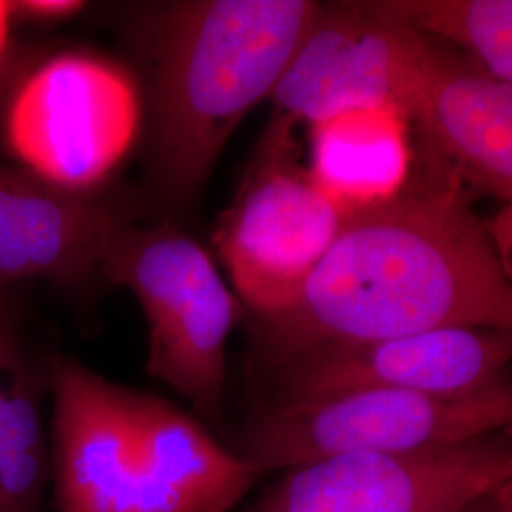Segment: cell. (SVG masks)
<instances>
[{"mask_svg":"<svg viewBox=\"0 0 512 512\" xmlns=\"http://www.w3.org/2000/svg\"><path fill=\"white\" fill-rule=\"evenodd\" d=\"M440 329L512 332V279L458 188L410 183L349 215L293 306L253 321L264 370L325 344Z\"/></svg>","mask_w":512,"mask_h":512,"instance_id":"obj_1","label":"cell"},{"mask_svg":"<svg viewBox=\"0 0 512 512\" xmlns=\"http://www.w3.org/2000/svg\"><path fill=\"white\" fill-rule=\"evenodd\" d=\"M319 2L192 0L162 10L150 38L152 181L190 202L249 110L272 97Z\"/></svg>","mask_w":512,"mask_h":512,"instance_id":"obj_2","label":"cell"},{"mask_svg":"<svg viewBox=\"0 0 512 512\" xmlns=\"http://www.w3.org/2000/svg\"><path fill=\"white\" fill-rule=\"evenodd\" d=\"M512 431V376L473 393L359 391L262 404L232 450L258 475L342 454H414Z\"/></svg>","mask_w":512,"mask_h":512,"instance_id":"obj_3","label":"cell"},{"mask_svg":"<svg viewBox=\"0 0 512 512\" xmlns=\"http://www.w3.org/2000/svg\"><path fill=\"white\" fill-rule=\"evenodd\" d=\"M135 294L148 325V374L169 385L207 420H217L226 389L228 338L238 298L202 245L171 224H124L99 268Z\"/></svg>","mask_w":512,"mask_h":512,"instance_id":"obj_4","label":"cell"},{"mask_svg":"<svg viewBox=\"0 0 512 512\" xmlns=\"http://www.w3.org/2000/svg\"><path fill=\"white\" fill-rule=\"evenodd\" d=\"M141 126L128 71L99 55L63 52L25 74L2 114V141L21 169L90 194L126 160Z\"/></svg>","mask_w":512,"mask_h":512,"instance_id":"obj_5","label":"cell"},{"mask_svg":"<svg viewBox=\"0 0 512 512\" xmlns=\"http://www.w3.org/2000/svg\"><path fill=\"white\" fill-rule=\"evenodd\" d=\"M293 120L275 116L215 245L255 319L289 310L348 215L298 162Z\"/></svg>","mask_w":512,"mask_h":512,"instance_id":"obj_6","label":"cell"},{"mask_svg":"<svg viewBox=\"0 0 512 512\" xmlns=\"http://www.w3.org/2000/svg\"><path fill=\"white\" fill-rule=\"evenodd\" d=\"M433 52L389 0L319 2L270 99L294 124L378 107H397L414 120Z\"/></svg>","mask_w":512,"mask_h":512,"instance_id":"obj_7","label":"cell"},{"mask_svg":"<svg viewBox=\"0 0 512 512\" xmlns=\"http://www.w3.org/2000/svg\"><path fill=\"white\" fill-rule=\"evenodd\" d=\"M512 478V431L414 454H342L287 469L245 512H473Z\"/></svg>","mask_w":512,"mask_h":512,"instance_id":"obj_8","label":"cell"},{"mask_svg":"<svg viewBox=\"0 0 512 512\" xmlns=\"http://www.w3.org/2000/svg\"><path fill=\"white\" fill-rule=\"evenodd\" d=\"M512 332L440 329L372 342L325 344L266 370V404H304L359 391L473 393L505 380Z\"/></svg>","mask_w":512,"mask_h":512,"instance_id":"obj_9","label":"cell"},{"mask_svg":"<svg viewBox=\"0 0 512 512\" xmlns=\"http://www.w3.org/2000/svg\"><path fill=\"white\" fill-rule=\"evenodd\" d=\"M50 387V475L59 512H137L141 458L133 391L76 361H59Z\"/></svg>","mask_w":512,"mask_h":512,"instance_id":"obj_10","label":"cell"},{"mask_svg":"<svg viewBox=\"0 0 512 512\" xmlns=\"http://www.w3.org/2000/svg\"><path fill=\"white\" fill-rule=\"evenodd\" d=\"M126 220L90 194L0 164V285L31 277L82 279L101 268Z\"/></svg>","mask_w":512,"mask_h":512,"instance_id":"obj_11","label":"cell"},{"mask_svg":"<svg viewBox=\"0 0 512 512\" xmlns=\"http://www.w3.org/2000/svg\"><path fill=\"white\" fill-rule=\"evenodd\" d=\"M141 458L137 512H228L260 475L175 404L133 391Z\"/></svg>","mask_w":512,"mask_h":512,"instance_id":"obj_12","label":"cell"},{"mask_svg":"<svg viewBox=\"0 0 512 512\" xmlns=\"http://www.w3.org/2000/svg\"><path fill=\"white\" fill-rule=\"evenodd\" d=\"M414 120L465 179L512 202L511 82L435 50Z\"/></svg>","mask_w":512,"mask_h":512,"instance_id":"obj_13","label":"cell"},{"mask_svg":"<svg viewBox=\"0 0 512 512\" xmlns=\"http://www.w3.org/2000/svg\"><path fill=\"white\" fill-rule=\"evenodd\" d=\"M410 122L404 110L378 107L311 124L313 181L348 217L395 200L412 175Z\"/></svg>","mask_w":512,"mask_h":512,"instance_id":"obj_14","label":"cell"},{"mask_svg":"<svg viewBox=\"0 0 512 512\" xmlns=\"http://www.w3.org/2000/svg\"><path fill=\"white\" fill-rule=\"evenodd\" d=\"M40 376L0 321V512H40L50 476Z\"/></svg>","mask_w":512,"mask_h":512,"instance_id":"obj_15","label":"cell"},{"mask_svg":"<svg viewBox=\"0 0 512 512\" xmlns=\"http://www.w3.org/2000/svg\"><path fill=\"white\" fill-rule=\"evenodd\" d=\"M423 37L444 38L512 84V0H389Z\"/></svg>","mask_w":512,"mask_h":512,"instance_id":"obj_16","label":"cell"},{"mask_svg":"<svg viewBox=\"0 0 512 512\" xmlns=\"http://www.w3.org/2000/svg\"><path fill=\"white\" fill-rule=\"evenodd\" d=\"M14 4V19L31 23H59L80 14L86 8L82 0H18Z\"/></svg>","mask_w":512,"mask_h":512,"instance_id":"obj_17","label":"cell"},{"mask_svg":"<svg viewBox=\"0 0 512 512\" xmlns=\"http://www.w3.org/2000/svg\"><path fill=\"white\" fill-rule=\"evenodd\" d=\"M488 230L497 249V255L512 279V202L507 203L492 222H488Z\"/></svg>","mask_w":512,"mask_h":512,"instance_id":"obj_18","label":"cell"},{"mask_svg":"<svg viewBox=\"0 0 512 512\" xmlns=\"http://www.w3.org/2000/svg\"><path fill=\"white\" fill-rule=\"evenodd\" d=\"M14 21V4L0 0V67L10 65V29Z\"/></svg>","mask_w":512,"mask_h":512,"instance_id":"obj_19","label":"cell"},{"mask_svg":"<svg viewBox=\"0 0 512 512\" xmlns=\"http://www.w3.org/2000/svg\"><path fill=\"white\" fill-rule=\"evenodd\" d=\"M488 512H512V478L490 497Z\"/></svg>","mask_w":512,"mask_h":512,"instance_id":"obj_20","label":"cell"},{"mask_svg":"<svg viewBox=\"0 0 512 512\" xmlns=\"http://www.w3.org/2000/svg\"><path fill=\"white\" fill-rule=\"evenodd\" d=\"M12 71V63L10 65H6V67H0V90L4 88V84H6V80H8V74Z\"/></svg>","mask_w":512,"mask_h":512,"instance_id":"obj_21","label":"cell"},{"mask_svg":"<svg viewBox=\"0 0 512 512\" xmlns=\"http://www.w3.org/2000/svg\"><path fill=\"white\" fill-rule=\"evenodd\" d=\"M2 289H4V287L0 285V321H2L4 317H8V315H6V308H4V300H2Z\"/></svg>","mask_w":512,"mask_h":512,"instance_id":"obj_22","label":"cell"},{"mask_svg":"<svg viewBox=\"0 0 512 512\" xmlns=\"http://www.w3.org/2000/svg\"><path fill=\"white\" fill-rule=\"evenodd\" d=\"M488 501H490V499H488ZM488 501H486V503H482L480 507H476L473 512H488Z\"/></svg>","mask_w":512,"mask_h":512,"instance_id":"obj_23","label":"cell"}]
</instances>
